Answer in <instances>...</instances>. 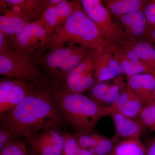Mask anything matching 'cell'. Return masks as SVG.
Wrapping results in <instances>:
<instances>
[{
    "instance_id": "6da1fadb",
    "label": "cell",
    "mask_w": 155,
    "mask_h": 155,
    "mask_svg": "<svg viewBox=\"0 0 155 155\" xmlns=\"http://www.w3.org/2000/svg\"><path fill=\"white\" fill-rule=\"evenodd\" d=\"M1 117V127L15 138L28 139L45 131L58 129L67 122L48 89L36 88Z\"/></svg>"
},
{
    "instance_id": "7a4b0ae2",
    "label": "cell",
    "mask_w": 155,
    "mask_h": 155,
    "mask_svg": "<svg viewBox=\"0 0 155 155\" xmlns=\"http://www.w3.org/2000/svg\"><path fill=\"white\" fill-rule=\"evenodd\" d=\"M48 88L75 133H91L100 119L112 114L110 106L101 105L83 94L70 92L55 81L50 80Z\"/></svg>"
},
{
    "instance_id": "3957f363",
    "label": "cell",
    "mask_w": 155,
    "mask_h": 155,
    "mask_svg": "<svg viewBox=\"0 0 155 155\" xmlns=\"http://www.w3.org/2000/svg\"><path fill=\"white\" fill-rule=\"evenodd\" d=\"M82 46L92 50L106 48L110 44L104 39L82 5L64 22L58 25L43 46L36 51V57L47 50L68 46Z\"/></svg>"
},
{
    "instance_id": "277c9868",
    "label": "cell",
    "mask_w": 155,
    "mask_h": 155,
    "mask_svg": "<svg viewBox=\"0 0 155 155\" xmlns=\"http://www.w3.org/2000/svg\"><path fill=\"white\" fill-rule=\"evenodd\" d=\"M0 74L10 78L30 81L39 89L47 88L50 81L49 78L41 70L34 54L1 52Z\"/></svg>"
},
{
    "instance_id": "5b68a950",
    "label": "cell",
    "mask_w": 155,
    "mask_h": 155,
    "mask_svg": "<svg viewBox=\"0 0 155 155\" xmlns=\"http://www.w3.org/2000/svg\"><path fill=\"white\" fill-rule=\"evenodd\" d=\"M8 36L5 51L25 54H34L46 44L49 38L39 20L28 22L19 32Z\"/></svg>"
},
{
    "instance_id": "8992f818",
    "label": "cell",
    "mask_w": 155,
    "mask_h": 155,
    "mask_svg": "<svg viewBox=\"0 0 155 155\" xmlns=\"http://www.w3.org/2000/svg\"><path fill=\"white\" fill-rule=\"evenodd\" d=\"M81 5L93 21L103 38L110 44L122 43V32L118 24L114 22L112 14L101 0H81Z\"/></svg>"
},
{
    "instance_id": "52a82bcc",
    "label": "cell",
    "mask_w": 155,
    "mask_h": 155,
    "mask_svg": "<svg viewBox=\"0 0 155 155\" xmlns=\"http://www.w3.org/2000/svg\"><path fill=\"white\" fill-rule=\"evenodd\" d=\"M104 49L93 50L81 64L67 74L64 81L59 84L60 86L73 93L83 94L88 91L96 83L95 69Z\"/></svg>"
},
{
    "instance_id": "ba28073f",
    "label": "cell",
    "mask_w": 155,
    "mask_h": 155,
    "mask_svg": "<svg viewBox=\"0 0 155 155\" xmlns=\"http://www.w3.org/2000/svg\"><path fill=\"white\" fill-rule=\"evenodd\" d=\"M37 88L34 84L27 81L8 77L1 79L0 116L11 111L28 93Z\"/></svg>"
},
{
    "instance_id": "9c48e42d",
    "label": "cell",
    "mask_w": 155,
    "mask_h": 155,
    "mask_svg": "<svg viewBox=\"0 0 155 155\" xmlns=\"http://www.w3.org/2000/svg\"><path fill=\"white\" fill-rule=\"evenodd\" d=\"M117 18L119 23L118 25L122 30V42L147 41L150 26L142 10Z\"/></svg>"
},
{
    "instance_id": "30bf717a",
    "label": "cell",
    "mask_w": 155,
    "mask_h": 155,
    "mask_svg": "<svg viewBox=\"0 0 155 155\" xmlns=\"http://www.w3.org/2000/svg\"><path fill=\"white\" fill-rule=\"evenodd\" d=\"M53 129L25 140L37 153L41 155H63L65 134Z\"/></svg>"
},
{
    "instance_id": "8fae6325",
    "label": "cell",
    "mask_w": 155,
    "mask_h": 155,
    "mask_svg": "<svg viewBox=\"0 0 155 155\" xmlns=\"http://www.w3.org/2000/svg\"><path fill=\"white\" fill-rule=\"evenodd\" d=\"M126 85L122 77L114 79V83L107 81L96 83L88 91V97L102 106H110L119 101Z\"/></svg>"
},
{
    "instance_id": "7c38bea8",
    "label": "cell",
    "mask_w": 155,
    "mask_h": 155,
    "mask_svg": "<svg viewBox=\"0 0 155 155\" xmlns=\"http://www.w3.org/2000/svg\"><path fill=\"white\" fill-rule=\"evenodd\" d=\"M81 45H71L48 50L44 54L36 57L39 67L43 69L45 75L52 79L64 61L79 49Z\"/></svg>"
},
{
    "instance_id": "4fadbf2b",
    "label": "cell",
    "mask_w": 155,
    "mask_h": 155,
    "mask_svg": "<svg viewBox=\"0 0 155 155\" xmlns=\"http://www.w3.org/2000/svg\"><path fill=\"white\" fill-rule=\"evenodd\" d=\"M126 85L145 104L155 101V77L150 73L127 76Z\"/></svg>"
},
{
    "instance_id": "5bb4252c",
    "label": "cell",
    "mask_w": 155,
    "mask_h": 155,
    "mask_svg": "<svg viewBox=\"0 0 155 155\" xmlns=\"http://www.w3.org/2000/svg\"><path fill=\"white\" fill-rule=\"evenodd\" d=\"M122 74L114 55L104 49L100 55L94 71L96 83L105 82L119 77Z\"/></svg>"
},
{
    "instance_id": "9a60e30c",
    "label": "cell",
    "mask_w": 155,
    "mask_h": 155,
    "mask_svg": "<svg viewBox=\"0 0 155 155\" xmlns=\"http://www.w3.org/2000/svg\"><path fill=\"white\" fill-rule=\"evenodd\" d=\"M110 116L116 130L114 136L121 140L139 139L143 127L137 119L128 118L119 113H113Z\"/></svg>"
},
{
    "instance_id": "2e32d148",
    "label": "cell",
    "mask_w": 155,
    "mask_h": 155,
    "mask_svg": "<svg viewBox=\"0 0 155 155\" xmlns=\"http://www.w3.org/2000/svg\"><path fill=\"white\" fill-rule=\"evenodd\" d=\"M9 6L19 8L22 16L31 22L39 20L44 11L47 8L46 0H4Z\"/></svg>"
},
{
    "instance_id": "e0dca14e",
    "label": "cell",
    "mask_w": 155,
    "mask_h": 155,
    "mask_svg": "<svg viewBox=\"0 0 155 155\" xmlns=\"http://www.w3.org/2000/svg\"><path fill=\"white\" fill-rule=\"evenodd\" d=\"M93 50L81 46L79 49L64 61L55 75L50 80L61 84L70 71L75 69L88 56Z\"/></svg>"
},
{
    "instance_id": "ac0fdd59",
    "label": "cell",
    "mask_w": 155,
    "mask_h": 155,
    "mask_svg": "<svg viewBox=\"0 0 155 155\" xmlns=\"http://www.w3.org/2000/svg\"><path fill=\"white\" fill-rule=\"evenodd\" d=\"M106 7L111 14L119 17L131 12L142 10L149 2L147 0H106Z\"/></svg>"
},
{
    "instance_id": "d6986e66",
    "label": "cell",
    "mask_w": 155,
    "mask_h": 155,
    "mask_svg": "<svg viewBox=\"0 0 155 155\" xmlns=\"http://www.w3.org/2000/svg\"><path fill=\"white\" fill-rule=\"evenodd\" d=\"M106 49L114 55L120 66L122 74L126 77L144 73L153 74L155 71L146 65H137L134 64L124 55L115 49L111 44Z\"/></svg>"
},
{
    "instance_id": "ffe728a7",
    "label": "cell",
    "mask_w": 155,
    "mask_h": 155,
    "mask_svg": "<svg viewBox=\"0 0 155 155\" xmlns=\"http://www.w3.org/2000/svg\"><path fill=\"white\" fill-rule=\"evenodd\" d=\"M122 44L135 51L147 67L155 71V48L150 43L142 40Z\"/></svg>"
},
{
    "instance_id": "44dd1931",
    "label": "cell",
    "mask_w": 155,
    "mask_h": 155,
    "mask_svg": "<svg viewBox=\"0 0 155 155\" xmlns=\"http://www.w3.org/2000/svg\"><path fill=\"white\" fill-rule=\"evenodd\" d=\"M31 21L20 16L9 14L0 16V31L7 35H12L18 33Z\"/></svg>"
},
{
    "instance_id": "7402d4cb",
    "label": "cell",
    "mask_w": 155,
    "mask_h": 155,
    "mask_svg": "<svg viewBox=\"0 0 155 155\" xmlns=\"http://www.w3.org/2000/svg\"><path fill=\"white\" fill-rule=\"evenodd\" d=\"M113 155H146L145 145L139 139L121 140L116 146Z\"/></svg>"
},
{
    "instance_id": "603a6c76",
    "label": "cell",
    "mask_w": 155,
    "mask_h": 155,
    "mask_svg": "<svg viewBox=\"0 0 155 155\" xmlns=\"http://www.w3.org/2000/svg\"><path fill=\"white\" fill-rule=\"evenodd\" d=\"M144 105L143 102L132 91L129 98L126 101L125 104L117 113H120L128 118L137 119L139 114Z\"/></svg>"
},
{
    "instance_id": "cb8c5ba5",
    "label": "cell",
    "mask_w": 155,
    "mask_h": 155,
    "mask_svg": "<svg viewBox=\"0 0 155 155\" xmlns=\"http://www.w3.org/2000/svg\"><path fill=\"white\" fill-rule=\"evenodd\" d=\"M137 119L143 127L155 131V100L145 104Z\"/></svg>"
},
{
    "instance_id": "d4e9b609",
    "label": "cell",
    "mask_w": 155,
    "mask_h": 155,
    "mask_svg": "<svg viewBox=\"0 0 155 155\" xmlns=\"http://www.w3.org/2000/svg\"><path fill=\"white\" fill-rule=\"evenodd\" d=\"M55 6L49 7L46 9L39 20L43 25L49 37L52 34L59 25V19Z\"/></svg>"
},
{
    "instance_id": "484cf974",
    "label": "cell",
    "mask_w": 155,
    "mask_h": 155,
    "mask_svg": "<svg viewBox=\"0 0 155 155\" xmlns=\"http://www.w3.org/2000/svg\"><path fill=\"white\" fill-rule=\"evenodd\" d=\"M81 6L80 1L62 0L56 5V11L59 19V25L64 22Z\"/></svg>"
},
{
    "instance_id": "4316f807",
    "label": "cell",
    "mask_w": 155,
    "mask_h": 155,
    "mask_svg": "<svg viewBox=\"0 0 155 155\" xmlns=\"http://www.w3.org/2000/svg\"><path fill=\"white\" fill-rule=\"evenodd\" d=\"M121 141L114 136L113 137L104 136L96 145L90 150L94 155H112L116 146Z\"/></svg>"
},
{
    "instance_id": "83f0119b",
    "label": "cell",
    "mask_w": 155,
    "mask_h": 155,
    "mask_svg": "<svg viewBox=\"0 0 155 155\" xmlns=\"http://www.w3.org/2000/svg\"><path fill=\"white\" fill-rule=\"evenodd\" d=\"M81 148L90 150L95 146L104 136L99 133L73 134Z\"/></svg>"
},
{
    "instance_id": "f1b7e54d",
    "label": "cell",
    "mask_w": 155,
    "mask_h": 155,
    "mask_svg": "<svg viewBox=\"0 0 155 155\" xmlns=\"http://www.w3.org/2000/svg\"><path fill=\"white\" fill-rule=\"evenodd\" d=\"M0 155H27L25 143L16 138L10 144L0 150Z\"/></svg>"
},
{
    "instance_id": "f546056e",
    "label": "cell",
    "mask_w": 155,
    "mask_h": 155,
    "mask_svg": "<svg viewBox=\"0 0 155 155\" xmlns=\"http://www.w3.org/2000/svg\"><path fill=\"white\" fill-rule=\"evenodd\" d=\"M65 141L63 155H78L81 148L73 134L65 133Z\"/></svg>"
},
{
    "instance_id": "4dcf8cb0",
    "label": "cell",
    "mask_w": 155,
    "mask_h": 155,
    "mask_svg": "<svg viewBox=\"0 0 155 155\" xmlns=\"http://www.w3.org/2000/svg\"><path fill=\"white\" fill-rule=\"evenodd\" d=\"M142 10L150 26L155 27V0L149 1Z\"/></svg>"
},
{
    "instance_id": "1f68e13d",
    "label": "cell",
    "mask_w": 155,
    "mask_h": 155,
    "mask_svg": "<svg viewBox=\"0 0 155 155\" xmlns=\"http://www.w3.org/2000/svg\"><path fill=\"white\" fill-rule=\"evenodd\" d=\"M14 136L5 128H0V150L11 143L15 139Z\"/></svg>"
},
{
    "instance_id": "d6a6232c",
    "label": "cell",
    "mask_w": 155,
    "mask_h": 155,
    "mask_svg": "<svg viewBox=\"0 0 155 155\" xmlns=\"http://www.w3.org/2000/svg\"><path fill=\"white\" fill-rule=\"evenodd\" d=\"M146 146V155H155V136L147 142Z\"/></svg>"
},
{
    "instance_id": "836d02e7",
    "label": "cell",
    "mask_w": 155,
    "mask_h": 155,
    "mask_svg": "<svg viewBox=\"0 0 155 155\" xmlns=\"http://www.w3.org/2000/svg\"><path fill=\"white\" fill-rule=\"evenodd\" d=\"M147 41L155 46V27L150 26L147 35Z\"/></svg>"
},
{
    "instance_id": "e575fe53",
    "label": "cell",
    "mask_w": 155,
    "mask_h": 155,
    "mask_svg": "<svg viewBox=\"0 0 155 155\" xmlns=\"http://www.w3.org/2000/svg\"><path fill=\"white\" fill-rule=\"evenodd\" d=\"M78 155H94L90 150L84 149L81 148Z\"/></svg>"
},
{
    "instance_id": "d590c367",
    "label": "cell",
    "mask_w": 155,
    "mask_h": 155,
    "mask_svg": "<svg viewBox=\"0 0 155 155\" xmlns=\"http://www.w3.org/2000/svg\"><path fill=\"white\" fill-rule=\"evenodd\" d=\"M27 155H41L37 153L31 147V149L29 151H27Z\"/></svg>"
},
{
    "instance_id": "8d00e7d4",
    "label": "cell",
    "mask_w": 155,
    "mask_h": 155,
    "mask_svg": "<svg viewBox=\"0 0 155 155\" xmlns=\"http://www.w3.org/2000/svg\"><path fill=\"white\" fill-rule=\"evenodd\" d=\"M152 74L153 75H154V76H155V71L154 72H153V73ZM154 96H155V87Z\"/></svg>"
},
{
    "instance_id": "74e56055",
    "label": "cell",
    "mask_w": 155,
    "mask_h": 155,
    "mask_svg": "<svg viewBox=\"0 0 155 155\" xmlns=\"http://www.w3.org/2000/svg\"><path fill=\"white\" fill-rule=\"evenodd\" d=\"M113 155L112 154V155Z\"/></svg>"
}]
</instances>
